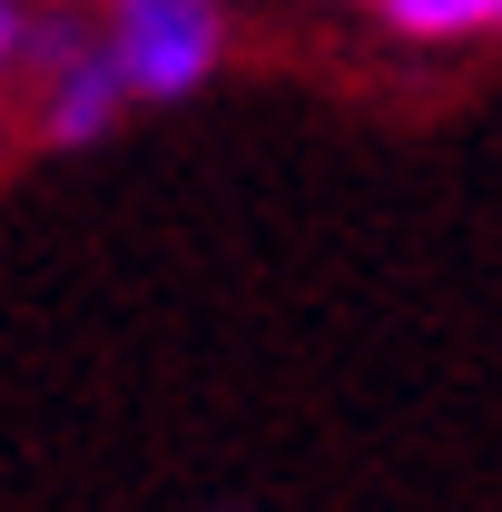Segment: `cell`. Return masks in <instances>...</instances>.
Returning a JSON list of instances; mask_svg holds the SVG:
<instances>
[{"mask_svg": "<svg viewBox=\"0 0 502 512\" xmlns=\"http://www.w3.org/2000/svg\"><path fill=\"white\" fill-rule=\"evenodd\" d=\"M99 40H109L128 109H178L227 60V10H207V0H119Z\"/></svg>", "mask_w": 502, "mask_h": 512, "instance_id": "1", "label": "cell"}, {"mask_svg": "<svg viewBox=\"0 0 502 512\" xmlns=\"http://www.w3.org/2000/svg\"><path fill=\"white\" fill-rule=\"evenodd\" d=\"M30 60L50 69V89H40V148H99V138L119 128L128 89H119V69H109V40L40 30V40H30Z\"/></svg>", "mask_w": 502, "mask_h": 512, "instance_id": "2", "label": "cell"}, {"mask_svg": "<svg viewBox=\"0 0 502 512\" xmlns=\"http://www.w3.org/2000/svg\"><path fill=\"white\" fill-rule=\"evenodd\" d=\"M483 10L493 0H375V30L414 50H453V40H483Z\"/></svg>", "mask_w": 502, "mask_h": 512, "instance_id": "3", "label": "cell"}, {"mask_svg": "<svg viewBox=\"0 0 502 512\" xmlns=\"http://www.w3.org/2000/svg\"><path fill=\"white\" fill-rule=\"evenodd\" d=\"M30 40H40V20H30V10H10V0H0V79H10V69L30 60Z\"/></svg>", "mask_w": 502, "mask_h": 512, "instance_id": "4", "label": "cell"}, {"mask_svg": "<svg viewBox=\"0 0 502 512\" xmlns=\"http://www.w3.org/2000/svg\"><path fill=\"white\" fill-rule=\"evenodd\" d=\"M483 40H502V0H493V10H483Z\"/></svg>", "mask_w": 502, "mask_h": 512, "instance_id": "5", "label": "cell"}, {"mask_svg": "<svg viewBox=\"0 0 502 512\" xmlns=\"http://www.w3.org/2000/svg\"><path fill=\"white\" fill-rule=\"evenodd\" d=\"M207 512H247V503H207Z\"/></svg>", "mask_w": 502, "mask_h": 512, "instance_id": "6", "label": "cell"}]
</instances>
